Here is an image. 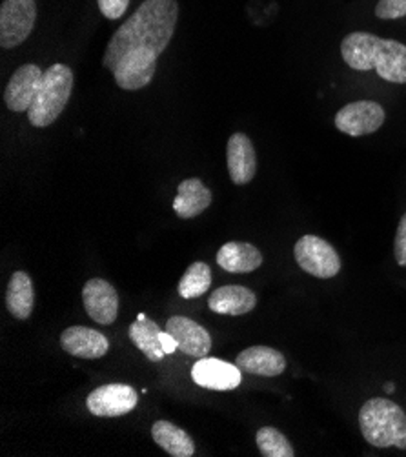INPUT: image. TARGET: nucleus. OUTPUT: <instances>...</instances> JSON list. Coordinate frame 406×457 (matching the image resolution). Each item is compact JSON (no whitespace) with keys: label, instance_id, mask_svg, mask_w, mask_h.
I'll use <instances>...</instances> for the list:
<instances>
[{"label":"nucleus","instance_id":"5","mask_svg":"<svg viewBox=\"0 0 406 457\" xmlns=\"http://www.w3.org/2000/svg\"><path fill=\"white\" fill-rule=\"evenodd\" d=\"M294 255L301 270L318 279H332L341 271L339 253L318 236H302L294 248Z\"/></svg>","mask_w":406,"mask_h":457},{"label":"nucleus","instance_id":"21","mask_svg":"<svg viewBox=\"0 0 406 457\" xmlns=\"http://www.w3.org/2000/svg\"><path fill=\"white\" fill-rule=\"evenodd\" d=\"M153 441L173 457H192L195 453L194 439L170 421H157L152 427Z\"/></svg>","mask_w":406,"mask_h":457},{"label":"nucleus","instance_id":"18","mask_svg":"<svg viewBox=\"0 0 406 457\" xmlns=\"http://www.w3.org/2000/svg\"><path fill=\"white\" fill-rule=\"evenodd\" d=\"M211 204V192L201 179H186L178 185L173 210L180 219H194Z\"/></svg>","mask_w":406,"mask_h":457},{"label":"nucleus","instance_id":"23","mask_svg":"<svg viewBox=\"0 0 406 457\" xmlns=\"http://www.w3.org/2000/svg\"><path fill=\"white\" fill-rule=\"evenodd\" d=\"M211 287V270L206 262H194L183 279L178 281V295L183 299H195L206 294Z\"/></svg>","mask_w":406,"mask_h":457},{"label":"nucleus","instance_id":"28","mask_svg":"<svg viewBox=\"0 0 406 457\" xmlns=\"http://www.w3.org/2000/svg\"><path fill=\"white\" fill-rule=\"evenodd\" d=\"M161 345H162V350H164L166 353H173V352L178 348L177 341H175L166 330L161 334Z\"/></svg>","mask_w":406,"mask_h":457},{"label":"nucleus","instance_id":"2","mask_svg":"<svg viewBox=\"0 0 406 457\" xmlns=\"http://www.w3.org/2000/svg\"><path fill=\"white\" fill-rule=\"evenodd\" d=\"M341 55L357 71L376 70L394 84H406V46L367 31H355L343 38Z\"/></svg>","mask_w":406,"mask_h":457},{"label":"nucleus","instance_id":"20","mask_svg":"<svg viewBox=\"0 0 406 457\" xmlns=\"http://www.w3.org/2000/svg\"><path fill=\"white\" fill-rule=\"evenodd\" d=\"M6 306L19 321L29 319L35 306V290L31 278L26 271H15L12 276L6 292Z\"/></svg>","mask_w":406,"mask_h":457},{"label":"nucleus","instance_id":"25","mask_svg":"<svg viewBox=\"0 0 406 457\" xmlns=\"http://www.w3.org/2000/svg\"><path fill=\"white\" fill-rule=\"evenodd\" d=\"M376 17L385 21L406 17V0H379L376 6Z\"/></svg>","mask_w":406,"mask_h":457},{"label":"nucleus","instance_id":"27","mask_svg":"<svg viewBox=\"0 0 406 457\" xmlns=\"http://www.w3.org/2000/svg\"><path fill=\"white\" fill-rule=\"evenodd\" d=\"M394 253H395L397 264L399 266H406V213L401 217L399 226H397L395 243H394Z\"/></svg>","mask_w":406,"mask_h":457},{"label":"nucleus","instance_id":"15","mask_svg":"<svg viewBox=\"0 0 406 457\" xmlns=\"http://www.w3.org/2000/svg\"><path fill=\"white\" fill-rule=\"evenodd\" d=\"M61 346L70 355L80 359H99L110 350V341L97 330L86 327H70L61 336Z\"/></svg>","mask_w":406,"mask_h":457},{"label":"nucleus","instance_id":"16","mask_svg":"<svg viewBox=\"0 0 406 457\" xmlns=\"http://www.w3.org/2000/svg\"><path fill=\"white\" fill-rule=\"evenodd\" d=\"M237 367L252 376L278 378L286 370L285 355L269 346H252L237 355Z\"/></svg>","mask_w":406,"mask_h":457},{"label":"nucleus","instance_id":"1","mask_svg":"<svg viewBox=\"0 0 406 457\" xmlns=\"http://www.w3.org/2000/svg\"><path fill=\"white\" fill-rule=\"evenodd\" d=\"M178 17L177 0H145L110 38L103 57L104 68H112L131 52L159 55L170 44Z\"/></svg>","mask_w":406,"mask_h":457},{"label":"nucleus","instance_id":"19","mask_svg":"<svg viewBox=\"0 0 406 457\" xmlns=\"http://www.w3.org/2000/svg\"><path fill=\"white\" fill-rule=\"evenodd\" d=\"M217 264L230 273H250L262 264V255L250 243H227L217 252Z\"/></svg>","mask_w":406,"mask_h":457},{"label":"nucleus","instance_id":"6","mask_svg":"<svg viewBox=\"0 0 406 457\" xmlns=\"http://www.w3.org/2000/svg\"><path fill=\"white\" fill-rule=\"evenodd\" d=\"M37 21L35 0H4L0 8V44L17 48L33 31Z\"/></svg>","mask_w":406,"mask_h":457},{"label":"nucleus","instance_id":"10","mask_svg":"<svg viewBox=\"0 0 406 457\" xmlns=\"http://www.w3.org/2000/svg\"><path fill=\"white\" fill-rule=\"evenodd\" d=\"M82 303L87 315L99 325L115 323L119 313V294L104 279H89L82 288Z\"/></svg>","mask_w":406,"mask_h":457},{"label":"nucleus","instance_id":"22","mask_svg":"<svg viewBox=\"0 0 406 457\" xmlns=\"http://www.w3.org/2000/svg\"><path fill=\"white\" fill-rule=\"evenodd\" d=\"M161 328L157 323H153L152 319H145V321H135L129 330L128 336L133 341V345L137 346L150 361L159 362L164 359L166 352L162 350L161 345Z\"/></svg>","mask_w":406,"mask_h":457},{"label":"nucleus","instance_id":"12","mask_svg":"<svg viewBox=\"0 0 406 457\" xmlns=\"http://www.w3.org/2000/svg\"><path fill=\"white\" fill-rule=\"evenodd\" d=\"M157 70V57L141 52L126 54L113 68V79L120 89L135 91L148 86Z\"/></svg>","mask_w":406,"mask_h":457},{"label":"nucleus","instance_id":"9","mask_svg":"<svg viewBox=\"0 0 406 457\" xmlns=\"http://www.w3.org/2000/svg\"><path fill=\"white\" fill-rule=\"evenodd\" d=\"M192 379L208 390L228 392L241 385L243 376L237 364L217 357H201L192 369Z\"/></svg>","mask_w":406,"mask_h":457},{"label":"nucleus","instance_id":"7","mask_svg":"<svg viewBox=\"0 0 406 457\" xmlns=\"http://www.w3.org/2000/svg\"><path fill=\"white\" fill-rule=\"evenodd\" d=\"M139 394L129 385L110 383L103 385L87 395L86 406L97 418H120L137 406Z\"/></svg>","mask_w":406,"mask_h":457},{"label":"nucleus","instance_id":"11","mask_svg":"<svg viewBox=\"0 0 406 457\" xmlns=\"http://www.w3.org/2000/svg\"><path fill=\"white\" fill-rule=\"evenodd\" d=\"M44 79V71L37 64H24L21 66L10 79L6 91H4V103L12 112H28L37 99Z\"/></svg>","mask_w":406,"mask_h":457},{"label":"nucleus","instance_id":"30","mask_svg":"<svg viewBox=\"0 0 406 457\" xmlns=\"http://www.w3.org/2000/svg\"><path fill=\"white\" fill-rule=\"evenodd\" d=\"M137 319H139V321H145V319H148V317H146V313H139Z\"/></svg>","mask_w":406,"mask_h":457},{"label":"nucleus","instance_id":"3","mask_svg":"<svg viewBox=\"0 0 406 457\" xmlns=\"http://www.w3.org/2000/svg\"><path fill=\"white\" fill-rule=\"evenodd\" d=\"M359 427L376 448L406 450V414L390 399L372 397L359 410Z\"/></svg>","mask_w":406,"mask_h":457},{"label":"nucleus","instance_id":"14","mask_svg":"<svg viewBox=\"0 0 406 457\" xmlns=\"http://www.w3.org/2000/svg\"><path fill=\"white\" fill-rule=\"evenodd\" d=\"M228 173L234 185L244 187L255 177L257 171V155L252 141L244 133H234L227 146Z\"/></svg>","mask_w":406,"mask_h":457},{"label":"nucleus","instance_id":"13","mask_svg":"<svg viewBox=\"0 0 406 457\" xmlns=\"http://www.w3.org/2000/svg\"><path fill=\"white\" fill-rule=\"evenodd\" d=\"M164 330L177 341L178 350L192 357H206L211 350V337L204 327L183 315H173L166 321Z\"/></svg>","mask_w":406,"mask_h":457},{"label":"nucleus","instance_id":"26","mask_svg":"<svg viewBox=\"0 0 406 457\" xmlns=\"http://www.w3.org/2000/svg\"><path fill=\"white\" fill-rule=\"evenodd\" d=\"M97 3L101 13L110 21L120 19L129 6V0H97Z\"/></svg>","mask_w":406,"mask_h":457},{"label":"nucleus","instance_id":"24","mask_svg":"<svg viewBox=\"0 0 406 457\" xmlns=\"http://www.w3.org/2000/svg\"><path fill=\"white\" fill-rule=\"evenodd\" d=\"M257 446L264 457H294L295 455L286 436L274 427L259 428Z\"/></svg>","mask_w":406,"mask_h":457},{"label":"nucleus","instance_id":"17","mask_svg":"<svg viewBox=\"0 0 406 457\" xmlns=\"http://www.w3.org/2000/svg\"><path fill=\"white\" fill-rule=\"evenodd\" d=\"M208 306L220 315H244L257 306V295L250 288L228 285L217 288L210 295Z\"/></svg>","mask_w":406,"mask_h":457},{"label":"nucleus","instance_id":"4","mask_svg":"<svg viewBox=\"0 0 406 457\" xmlns=\"http://www.w3.org/2000/svg\"><path fill=\"white\" fill-rule=\"evenodd\" d=\"M73 89V71L66 64H54L44 71L37 99L28 110V119L37 128L54 124L64 112Z\"/></svg>","mask_w":406,"mask_h":457},{"label":"nucleus","instance_id":"8","mask_svg":"<svg viewBox=\"0 0 406 457\" xmlns=\"http://www.w3.org/2000/svg\"><path fill=\"white\" fill-rule=\"evenodd\" d=\"M386 119L381 104L374 101H357L343 106L336 115V126L341 133L360 137L376 133Z\"/></svg>","mask_w":406,"mask_h":457},{"label":"nucleus","instance_id":"29","mask_svg":"<svg viewBox=\"0 0 406 457\" xmlns=\"http://www.w3.org/2000/svg\"><path fill=\"white\" fill-rule=\"evenodd\" d=\"M394 390H395V385H394V383H386V385H385V392H386V394H392Z\"/></svg>","mask_w":406,"mask_h":457}]
</instances>
